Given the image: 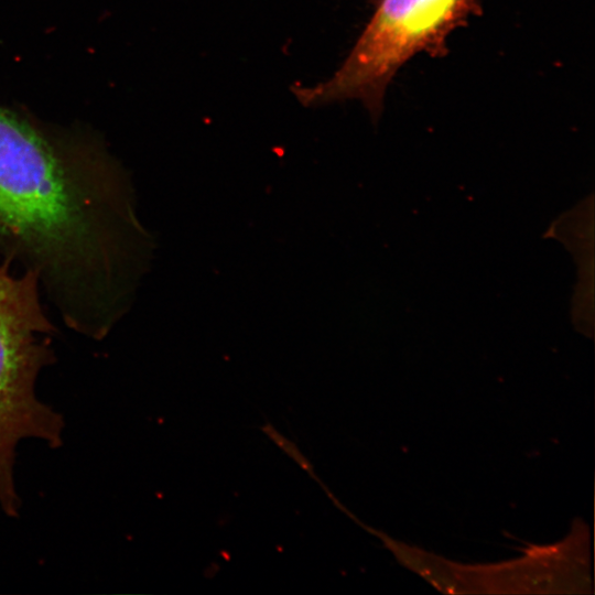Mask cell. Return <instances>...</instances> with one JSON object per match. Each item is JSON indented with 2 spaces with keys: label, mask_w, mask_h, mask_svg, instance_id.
Segmentation results:
<instances>
[{
  "label": "cell",
  "mask_w": 595,
  "mask_h": 595,
  "mask_svg": "<svg viewBox=\"0 0 595 595\" xmlns=\"http://www.w3.org/2000/svg\"><path fill=\"white\" fill-rule=\"evenodd\" d=\"M139 238L125 173L101 143L0 106V246L71 329L100 339L125 313Z\"/></svg>",
  "instance_id": "1"
},
{
  "label": "cell",
  "mask_w": 595,
  "mask_h": 595,
  "mask_svg": "<svg viewBox=\"0 0 595 595\" xmlns=\"http://www.w3.org/2000/svg\"><path fill=\"white\" fill-rule=\"evenodd\" d=\"M36 277H14L0 266V505L12 516L19 508L13 466L22 441L61 442L62 420L36 392L40 371L50 363L54 331L40 300Z\"/></svg>",
  "instance_id": "2"
},
{
  "label": "cell",
  "mask_w": 595,
  "mask_h": 595,
  "mask_svg": "<svg viewBox=\"0 0 595 595\" xmlns=\"http://www.w3.org/2000/svg\"><path fill=\"white\" fill-rule=\"evenodd\" d=\"M477 8L476 0H381L333 76L294 94L304 106L358 99L377 113L397 72L419 53L443 54L450 33Z\"/></svg>",
  "instance_id": "3"
},
{
  "label": "cell",
  "mask_w": 595,
  "mask_h": 595,
  "mask_svg": "<svg viewBox=\"0 0 595 595\" xmlns=\"http://www.w3.org/2000/svg\"><path fill=\"white\" fill-rule=\"evenodd\" d=\"M365 530L380 538L387 549L405 567L446 593L474 592L468 566L456 564L435 554L399 542L385 532L357 521Z\"/></svg>",
  "instance_id": "4"
},
{
  "label": "cell",
  "mask_w": 595,
  "mask_h": 595,
  "mask_svg": "<svg viewBox=\"0 0 595 595\" xmlns=\"http://www.w3.org/2000/svg\"><path fill=\"white\" fill-rule=\"evenodd\" d=\"M260 430L274 443L277 444L288 456L295 461V463L302 467L311 477H313L325 490V493L331 497L333 502L338 506L339 502L335 499L332 493L323 485L320 478L316 476L312 463L301 453L299 447L289 439L284 437L280 432H278L272 424L266 423L260 428Z\"/></svg>",
  "instance_id": "5"
}]
</instances>
